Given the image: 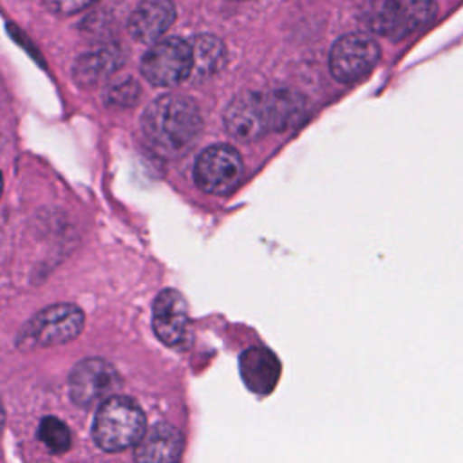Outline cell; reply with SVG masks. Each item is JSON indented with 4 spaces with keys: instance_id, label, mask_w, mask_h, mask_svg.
Instances as JSON below:
<instances>
[{
    "instance_id": "7a4b0ae2",
    "label": "cell",
    "mask_w": 463,
    "mask_h": 463,
    "mask_svg": "<svg viewBox=\"0 0 463 463\" xmlns=\"http://www.w3.org/2000/svg\"><path fill=\"white\" fill-rule=\"evenodd\" d=\"M203 127L197 105L181 94L156 98L143 112L141 130L146 145L163 157L183 156Z\"/></svg>"
},
{
    "instance_id": "6da1fadb",
    "label": "cell",
    "mask_w": 463,
    "mask_h": 463,
    "mask_svg": "<svg viewBox=\"0 0 463 463\" xmlns=\"http://www.w3.org/2000/svg\"><path fill=\"white\" fill-rule=\"evenodd\" d=\"M306 114V99L297 90L242 92L224 110V128L239 141H253L269 132L295 127Z\"/></svg>"
},
{
    "instance_id": "9c48e42d",
    "label": "cell",
    "mask_w": 463,
    "mask_h": 463,
    "mask_svg": "<svg viewBox=\"0 0 463 463\" xmlns=\"http://www.w3.org/2000/svg\"><path fill=\"white\" fill-rule=\"evenodd\" d=\"M380 60L378 43L367 34H345L329 52L331 74L342 83H353L369 74Z\"/></svg>"
},
{
    "instance_id": "30bf717a",
    "label": "cell",
    "mask_w": 463,
    "mask_h": 463,
    "mask_svg": "<svg viewBox=\"0 0 463 463\" xmlns=\"http://www.w3.org/2000/svg\"><path fill=\"white\" fill-rule=\"evenodd\" d=\"M152 326L157 338L175 349L188 347L192 327L184 297L175 289H163L152 306Z\"/></svg>"
},
{
    "instance_id": "ac0fdd59",
    "label": "cell",
    "mask_w": 463,
    "mask_h": 463,
    "mask_svg": "<svg viewBox=\"0 0 463 463\" xmlns=\"http://www.w3.org/2000/svg\"><path fill=\"white\" fill-rule=\"evenodd\" d=\"M137 94H139V89H137V85L132 80L125 81L123 85H118V87H114L110 90V98L114 99V103H121V98H123V105L134 103Z\"/></svg>"
},
{
    "instance_id": "8fae6325",
    "label": "cell",
    "mask_w": 463,
    "mask_h": 463,
    "mask_svg": "<svg viewBox=\"0 0 463 463\" xmlns=\"http://www.w3.org/2000/svg\"><path fill=\"white\" fill-rule=\"evenodd\" d=\"M136 463H179L184 439L170 423H156L134 445Z\"/></svg>"
},
{
    "instance_id": "2e32d148",
    "label": "cell",
    "mask_w": 463,
    "mask_h": 463,
    "mask_svg": "<svg viewBox=\"0 0 463 463\" xmlns=\"http://www.w3.org/2000/svg\"><path fill=\"white\" fill-rule=\"evenodd\" d=\"M38 436L45 443V447L54 454L67 452L72 443L69 427L60 418H54V416H47L40 421Z\"/></svg>"
},
{
    "instance_id": "9a60e30c",
    "label": "cell",
    "mask_w": 463,
    "mask_h": 463,
    "mask_svg": "<svg viewBox=\"0 0 463 463\" xmlns=\"http://www.w3.org/2000/svg\"><path fill=\"white\" fill-rule=\"evenodd\" d=\"M190 43L192 51V74L208 78L215 74L226 61L222 42L213 34H199Z\"/></svg>"
},
{
    "instance_id": "4fadbf2b",
    "label": "cell",
    "mask_w": 463,
    "mask_h": 463,
    "mask_svg": "<svg viewBox=\"0 0 463 463\" xmlns=\"http://www.w3.org/2000/svg\"><path fill=\"white\" fill-rule=\"evenodd\" d=\"M239 364L242 380L251 392H271L280 374V364L271 351L264 347H251L242 353Z\"/></svg>"
},
{
    "instance_id": "d6986e66",
    "label": "cell",
    "mask_w": 463,
    "mask_h": 463,
    "mask_svg": "<svg viewBox=\"0 0 463 463\" xmlns=\"http://www.w3.org/2000/svg\"><path fill=\"white\" fill-rule=\"evenodd\" d=\"M4 421H5V411H4V405L0 403V430L4 427Z\"/></svg>"
},
{
    "instance_id": "8992f818",
    "label": "cell",
    "mask_w": 463,
    "mask_h": 463,
    "mask_svg": "<svg viewBox=\"0 0 463 463\" xmlns=\"http://www.w3.org/2000/svg\"><path fill=\"white\" fill-rule=\"evenodd\" d=\"M242 172V157L233 146L213 145L199 154L194 168V179L203 192L226 195L239 186Z\"/></svg>"
},
{
    "instance_id": "ba28073f",
    "label": "cell",
    "mask_w": 463,
    "mask_h": 463,
    "mask_svg": "<svg viewBox=\"0 0 463 463\" xmlns=\"http://www.w3.org/2000/svg\"><path fill=\"white\" fill-rule=\"evenodd\" d=\"M118 387L119 376L116 369L101 358H85L78 362L69 376L71 400L83 409L114 396Z\"/></svg>"
},
{
    "instance_id": "7c38bea8",
    "label": "cell",
    "mask_w": 463,
    "mask_h": 463,
    "mask_svg": "<svg viewBox=\"0 0 463 463\" xmlns=\"http://www.w3.org/2000/svg\"><path fill=\"white\" fill-rule=\"evenodd\" d=\"M175 18L170 0H143L128 20V31L141 43H156L168 31Z\"/></svg>"
},
{
    "instance_id": "277c9868",
    "label": "cell",
    "mask_w": 463,
    "mask_h": 463,
    "mask_svg": "<svg viewBox=\"0 0 463 463\" xmlns=\"http://www.w3.org/2000/svg\"><path fill=\"white\" fill-rule=\"evenodd\" d=\"M436 9L434 0H382L365 9L364 24L376 34L400 40L427 27Z\"/></svg>"
},
{
    "instance_id": "e0dca14e",
    "label": "cell",
    "mask_w": 463,
    "mask_h": 463,
    "mask_svg": "<svg viewBox=\"0 0 463 463\" xmlns=\"http://www.w3.org/2000/svg\"><path fill=\"white\" fill-rule=\"evenodd\" d=\"M98 0H45V4L61 14H72L78 13L89 5H92Z\"/></svg>"
},
{
    "instance_id": "5b68a950",
    "label": "cell",
    "mask_w": 463,
    "mask_h": 463,
    "mask_svg": "<svg viewBox=\"0 0 463 463\" xmlns=\"http://www.w3.org/2000/svg\"><path fill=\"white\" fill-rule=\"evenodd\" d=\"M83 311L74 304H52L38 311L24 327L20 345L52 347L74 340L83 329Z\"/></svg>"
},
{
    "instance_id": "5bb4252c",
    "label": "cell",
    "mask_w": 463,
    "mask_h": 463,
    "mask_svg": "<svg viewBox=\"0 0 463 463\" xmlns=\"http://www.w3.org/2000/svg\"><path fill=\"white\" fill-rule=\"evenodd\" d=\"M121 63V52L118 47H101L90 52H85L78 58L74 65V78L80 85H94L99 80L107 78L110 72H114Z\"/></svg>"
},
{
    "instance_id": "3957f363",
    "label": "cell",
    "mask_w": 463,
    "mask_h": 463,
    "mask_svg": "<svg viewBox=\"0 0 463 463\" xmlns=\"http://www.w3.org/2000/svg\"><path fill=\"white\" fill-rule=\"evenodd\" d=\"M145 430L146 421L141 407L134 400L119 394L99 403L92 423V438L105 452H119L134 447Z\"/></svg>"
},
{
    "instance_id": "ffe728a7",
    "label": "cell",
    "mask_w": 463,
    "mask_h": 463,
    "mask_svg": "<svg viewBox=\"0 0 463 463\" xmlns=\"http://www.w3.org/2000/svg\"><path fill=\"white\" fill-rule=\"evenodd\" d=\"M0 194H2V174H0Z\"/></svg>"
},
{
    "instance_id": "52a82bcc",
    "label": "cell",
    "mask_w": 463,
    "mask_h": 463,
    "mask_svg": "<svg viewBox=\"0 0 463 463\" xmlns=\"http://www.w3.org/2000/svg\"><path fill=\"white\" fill-rule=\"evenodd\" d=\"M145 80L157 87H174L192 74L190 43L181 38L156 42L141 60Z\"/></svg>"
}]
</instances>
